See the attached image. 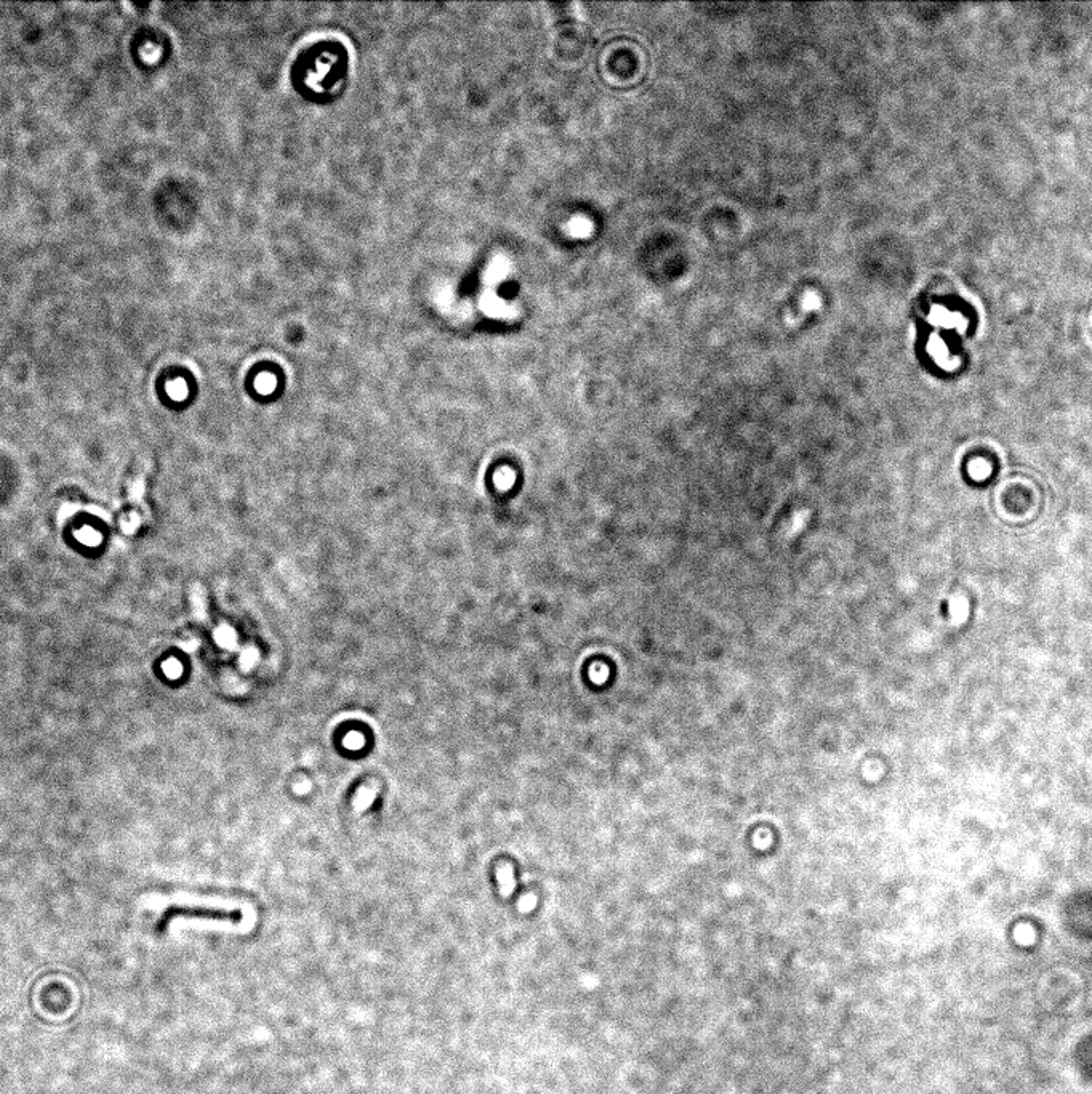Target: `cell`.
Instances as JSON below:
<instances>
[{
  "instance_id": "obj_1",
  "label": "cell",
  "mask_w": 1092,
  "mask_h": 1094,
  "mask_svg": "<svg viewBox=\"0 0 1092 1094\" xmlns=\"http://www.w3.org/2000/svg\"><path fill=\"white\" fill-rule=\"evenodd\" d=\"M175 918H203V920H219V922H241L243 914L241 910H219V908H207V907H186L175 906L165 910L161 922H159V930L164 931L172 920Z\"/></svg>"
}]
</instances>
